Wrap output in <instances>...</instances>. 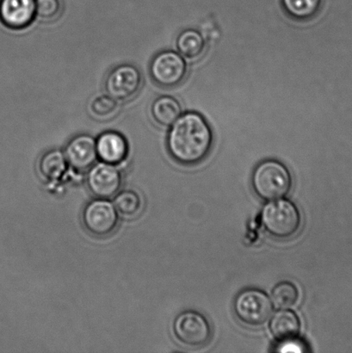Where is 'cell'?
<instances>
[{"instance_id": "8", "label": "cell", "mask_w": 352, "mask_h": 353, "mask_svg": "<svg viewBox=\"0 0 352 353\" xmlns=\"http://www.w3.org/2000/svg\"><path fill=\"white\" fill-rule=\"evenodd\" d=\"M85 230L96 237L108 236L118 225V212L108 199H96L86 204L82 212Z\"/></svg>"}, {"instance_id": "19", "label": "cell", "mask_w": 352, "mask_h": 353, "mask_svg": "<svg viewBox=\"0 0 352 353\" xmlns=\"http://www.w3.org/2000/svg\"><path fill=\"white\" fill-rule=\"evenodd\" d=\"M119 108V102L107 94L96 97L92 100L90 112L96 119L110 120L117 115Z\"/></svg>"}, {"instance_id": "11", "label": "cell", "mask_w": 352, "mask_h": 353, "mask_svg": "<svg viewBox=\"0 0 352 353\" xmlns=\"http://www.w3.org/2000/svg\"><path fill=\"white\" fill-rule=\"evenodd\" d=\"M36 17V0H0V21L10 30L26 29Z\"/></svg>"}, {"instance_id": "3", "label": "cell", "mask_w": 352, "mask_h": 353, "mask_svg": "<svg viewBox=\"0 0 352 353\" xmlns=\"http://www.w3.org/2000/svg\"><path fill=\"white\" fill-rule=\"evenodd\" d=\"M262 223L272 237L287 240L298 233L301 214L294 203L288 199L270 201L262 211Z\"/></svg>"}, {"instance_id": "6", "label": "cell", "mask_w": 352, "mask_h": 353, "mask_svg": "<svg viewBox=\"0 0 352 353\" xmlns=\"http://www.w3.org/2000/svg\"><path fill=\"white\" fill-rule=\"evenodd\" d=\"M172 328L175 337L185 347H203L211 340L209 321L198 311L188 310L179 314Z\"/></svg>"}, {"instance_id": "14", "label": "cell", "mask_w": 352, "mask_h": 353, "mask_svg": "<svg viewBox=\"0 0 352 353\" xmlns=\"http://www.w3.org/2000/svg\"><path fill=\"white\" fill-rule=\"evenodd\" d=\"M151 116L158 125L170 127L182 115V106L172 96H161L151 105Z\"/></svg>"}, {"instance_id": "5", "label": "cell", "mask_w": 352, "mask_h": 353, "mask_svg": "<svg viewBox=\"0 0 352 353\" xmlns=\"http://www.w3.org/2000/svg\"><path fill=\"white\" fill-rule=\"evenodd\" d=\"M187 72L184 57L174 50H164L155 54L149 65L152 79L163 88H174L180 85Z\"/></svg>"}, {"instance_id": "15", "label": "cell", "mask_w": 352, "mask_h": 353, "mask_svg": "<svg viewBox=\"0 0 352 353\" xmlns=\"http://www.w3.org/2000/svg\"><path fill=\"white\" fill-rule=\"evenodd\" d=\"M68 165L64 152L53 148L41 155L38 162V171L48 181H55L65 174Z\"/></svg>"}, {"instance_id": "4", "label": "cell", "mask_w": 352, "mask_h": 353, "mask_svg": "<svg viewBox=\"0 0 352 353\" xmlns=\"http://www.w3.org/2000/svg\"><path fill=\"white\" fill-rule=\"evenodd\" d=\"M273 310L270 296L258 289L242 290L234 302V310L238 319L250 327H260L267 323Z\"/></svg>"}, {"instance_id": "12", "label": "cell", "mask_w": 352, "mask_h": 353, "mask_svg": "<svg viewBox=\"0 0 352 353\" xmlns=\"http://www.w3.org/2000/svg\"><path fill=\"white\" fill-rule=\"evenodd\" d=\"M99 160L105 163L119 165L129 157L130 145L123 134L107 130L96 139Z\"/></svg>"}, {"instance_id": "7", "label": "cell", "mask_w": 352, "mask_h": 353, "mask_svg": "<svg viewBox=\"0 0 352 353\" xmlns=\"http://www.w3.org/2000/svg\"><path fill=\"white\" fill-rule=\"evenodd\" d=\"M143 84L141 71L132 64H122L110 71L106 76L107 94L118 102H127L136 98Z\"/></svg>"}, {"instance_id": "18", "label": "cell", "mask_w": 352, "mask_h": 353, "mask_svg": "<svg viewBox=\"0 0 352 353\" xmlns=\"http://www.w3.org/2000/svg\"><path fill=\"white\" fill-rule=\"evenodd\" d=\"M117 212L127 218L136 216L143 209V200L134 190H126L117 193L114 201Z\"/></svg>"}, {"instance_id": "16", "label": "cell", "mask_w": 352, "mask_h": 353, "mask_svg": "<svg viewBox=\"0 0 352 353\" xmlns=\"http://www.w3.org/2000/svg\"><path fill=\"white\" fill-rule=\"evenodd\" d=\"M179 54L188 59H196L201 57L205 50V38L199 31L187 29L178 34L176 41Z\"/></svg>"}, {"instance_id": "13", "label": "cell", "mask_w": 352, "mask_h": 353, "mask_svg": "<svg viewBox=\"0 0 352 353\" xmlns=\"http://www.w3.org/2000/svg\"><path fill=\"white\" fill-rule=\"evenodd\" d=\"M270 330L280 342L292 340L298 338L301 331V321L294 311L279 310L271 318Z\"/></svg>"}, {"instance_id": "9", "label": "cell", "mask_w": 352, "mask_h": 353, "mask_svg": "<svg viewBox=\"0 0 352 353\" xmlns=\"http://www.w3.org/2000/svg\"><path fill=\"white\" fill-rule=\"evenodd\" d=\"M87 186L96 199H112L123 185V174L117 165L99 162L89 169Z\"/></svg>"}, {"instance_id": "2", "label": "cell", "mask_w": 352, "mask_h": 353, "mask_svg": "<svg viewBox=\"0 0 352 353\" xmlns=\"http://www.w3.org/2000/svg\"><path fill=\"white\" fill-rule=\"evenodd\" d=\"M251 185L261 199L270 202L284 199L291 190V172L280 161H264L255 168L251 176Z\"/></svg>"}, {"instance_id": "10", "label": "cell", "mask_w": 352, "mask_h": 353, "mask_svg": "<svg viewBox=\"0 0 352 353\" xmlns=\"http://www.w3.org/2000/svg\"><path fill=\"white\" fill-rule=\"evenodd\" d=\"M68 165L76 171L89 170L99 160L96 139L89 134H79L72 138L65 148Z\"/></svg>"}, {"instance_id": "1", "label": "cell", "mask_w": 352, "mask_h": 353, "mask_svg": "<svg viewBox=\"0 0 352 353\" xmlns=\"http://www.w3.org/2000/svg\"><path fill=\"white\" fill-rule=\"evenodd\" d=\"M167 139L169 154L178 163L193 165L208 157L214 143L211 127L201 114H182L170 126Z\"/></svg>"}, {"instance_id": "20", "label": "cell", "mask_w": 352, "mask_h": 353, "mask_svg": "<svg viewBox=\"0 0 352 353\" xmlns=\"http://www.w3.org/2000/svg\"><path fill=\"white\" fill-rule=\"evenodd\" d=\"M271 296L276 306L281 309H287L298 303L299 290L291 282H281L272 290Z\"/></svg>"}, {"instance_id": "22", "label": "cell", "mask_w": 352, "mask_h": 353, "mask_svg": "<svg viewBox=\"0 0 352 353\" xmlns=\"http://www.w3.org/2000/svg\"><path fill=\"white\" fill-rule=\"evenodd\" d=\"M278 351L282 352H306L307 349L304 344L302 341L296 340V338L292 339V340L282 341Z\"/></svg>"}, {"instance_id": "17", "label": "cell", "mask_w": 352, "mask_h": 353, "mask_svg": "<svg viewBox=\"0 0 352 353\" xmlns=\"http://www.w3.org/2000/svg\"><path fill=\"white\" fill-rule=\"evenodd\" d=\"M282 8L296 21H308L319 13L322 0H281Z\"/></svg>"}, {"instance_id": "21", "label": "cell", "mask_w": 352, "mask_h": 353, "mask_svg": "<svg viewBox=\"0 0 352 353\" xmlns=\"http://www.w3.org/2000/svg\"><path fill=\"white\" fill-rule=\"evenodd\" d=\"M61 0H36L37 17L44 22H52L61 17Z\"/></svg>"}]
</instances>
